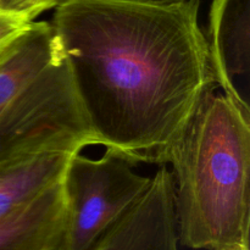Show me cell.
Returning a JSON list of instances; mask_svg holds the SVG:
<instances>
[{
	"instance_id": "cell-1",
	"label": "cell",
	"mask_w": 250,
	"mask_h": 250,
	"mask_svg": "<svg viewBox=\"0 0 250 250\" xmlns=\"http://www.w3.org/2000/svg\"><path fill=\"white\" fill-rule=\"evenodd\" d=\"M200 0H61L50 22L98 146L167 165L205 93L217 87Z\"/></svg>"
},
{
	"instance_id": "cell-2",
	"label": "cell",
	"mask_w": 250,
	"mask_h": 250,
	"mask_svg": "<svg viewBox=\"0 0 250 250\" xmlns=\"http://www.w3.org/2000/svg\"><path fill=\"white\" fill-rule=\"evenodd\" d=\"M211 88L167 156L178 241L190 249L249 247L250 107Z\"/></svg>"
},
{
	"instance_id": "cell-3",
	"label": "cell",
	"mask_w": 250,
	"mask_h": 250,
	"mask_svg": "<svg viewBox=\"0 0 250 250\" xmlns=\"http://www.w3.org/2000/svg\"><path fill=\"white\" fill-rule=\"evenodd\" d=\"M98 142L49 21H32L0 46V165Z\"/></svg>"
},
{
	"instance_id": "cell-4",
	"label": "cell",
	"mask_w": 250,
	"mask_h": 250,
	"mask_svg": "<svg viewBox=\"0 0 250 250\" xmlns=\"http://www.w3.org/2000/svg\"><path fill=\"white\" fill-rule=\"evenodd\" d=\"M105 149L99 159L73 154L63 172L66 229L61 250H92L103 234L142 197L150 177Z\"/></svg>"
},
{
	"instance_id": "cell-5",
	"label": "cell",
	"mask_w": 250,
	"mask_h": 250,
	"mask_svg": "<svg viewBox=\"0 0 250 250\" xmlns=\"http://www.w3.org/2000/svg\"><path fill=\"white\" fill-rule=\"evenodd\" d=\"M92 250H180L171 171L160 165L142 197Z\"/></svg>"
},
{
	"instance_id": "cell-6",
	"label": "cell",
	"mask_w": 250,
	"mask_h": 250,
	"mask_svg": "<svg viewBox=\"0 0 250 250\" xmlns=\"http://www.w3.org/2000/svg\"><path fill=\"white\" fill-rule=\"evenodd\" d=\"M205 38L217 88L249 105L237 88V80L249 75L250 0H212Z\"/></svg>"
},
{
	"instance_id": "cell-7",
	"label": "cell",
	"mask_w": 250,
	"mask_h": 250,
	"mask_svg": "<svg viewBox=\"0 0 250 250\" xmlns=\"http://www.w3.org/2000/svg\"><path fill=\"white\" fill-rule=\"evenodd\" d=\"M65 229L66 203L59 181L0 217V250H61Z\"/></svg>"
},
{
	"instance_id": "cell-8",
	"label": "cell",
	"mask_w": 250,
	"mask_h": 250,
	"mask_svg": "<svg viewBox=\"0 0 250 250\" xmlns=\"http://www.w3.org/2000/svg\"><path fill=\"white\" fill-rule=\"evenodd\" d=\"M72 151H45L0 165V217L62 178Z\"/></svg>"
},
{
	"instance_id": "cell-9",
	"label": "cell",
	"mask_w": 250,
	"mask_h": 250,
	"mask_svg": "<svg viewBox=\"0 0 250 250\" xmlns=\"http://www.w3.org/2000/svg\"><path fill=\"white\" fill-rule=\"evenodd\" d=\"M61 0H0V12L32 22L43 12L55 9Z\"/></svg>"
},
{
	"instance_id": "cell-10",
	"label": "cell",
	"mask_w": 250,
	"mask_h": 250,
	"mask_svg": "<svg viewBox=\"0 0 250 250\" xmlns=\"http://www.w3.org/2000/svg\"><path fill=\"white\" fill-rule=\"evenodd\" d=\"M29 21L14 15L0 12V45L22 31Z\"/></svg>"
},
{
	"instance_id": "cell-11",
	"label": "cell",
	"mask_w": 250,
	"mask_h": 250,
	"mask_svg": "<svg viewBox=\"0 0 250 250\" xmlns=\"http://www.w3.org/2000/svg\"><path fill=\"white\" fill-rule=\"evenodd\" d=\"M219 250H249V247H243V246L229 247V248H224V249H219Z\"/></svg>"
},
{
	"instance_id": "cell-12",
	"label": "cell",
	"mask_w": 250,
	"mask_h": 250,
	"mask_svg": "<svg viewBox=\"0 0 250 250\" xmlns=\"http://www.w3.org/2000/svg\"><path fill=\"white\" fill-rule=\"evenodd\" d=\"M159 1H182V0H159Z\"/></svg>"
}]
</instances>
